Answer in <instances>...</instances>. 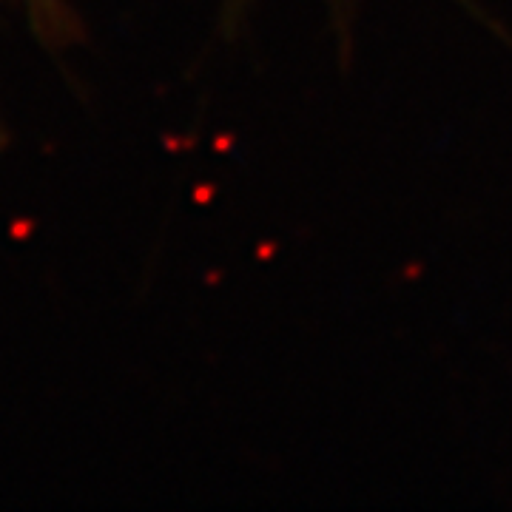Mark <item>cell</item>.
<instances>
[{"label":"cell","mask_w":512,"mask_h":512,"mask_svg":"<svg viewBox=\"0 0 512 512\" xmlns=\"http://www.w3.org/2000/svg\"><path fill=\"white\" fill-rule=\"evenodd\" d=\"M29 9V15L46 35H66L69 32V15L60 6V0H18Z\"/></svg>","instance_id":"obj_2"},{"label":"cell","mask_w":512,"mask_h":512,"mask_svg":"<svg viewBox=\"0 0 512 512\" xmlns=\"http://www.w3.org/2000/svg\"><path fill=\"white\" fill-rule=\"evenodd\" d=\"M251 3H254V0H225V3H222V35H237V29L242 26L245 15H248ZM330 9H333V20H336V32H339V40H342V49H345V55H348L353 0H330Z\"/></svg>","instance_id":"obj_1"}]
</instances>
